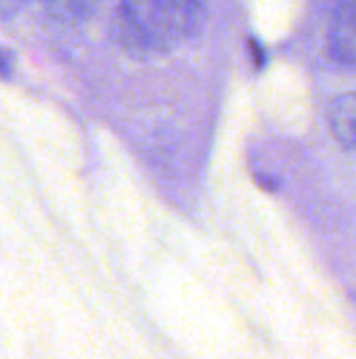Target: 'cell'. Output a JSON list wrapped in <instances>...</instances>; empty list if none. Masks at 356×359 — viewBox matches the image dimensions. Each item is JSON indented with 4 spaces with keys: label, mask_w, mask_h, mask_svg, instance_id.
Wrapping results in <instances>:
<instances>
[{
    "label": "cell",
    "mask_w": 356,
    "mask_h": 359,
    "mask_svg": "<svg viewBox=\"0 0 356 359\" xmlns=\"http://www.w3.org/2000/svg\"><path fill=\"white\" fill-rule=\"evenodd\" d=\"M208 0H120L115 38L136 57H155L189 40L201 25Z\"/></svg>",
    "instance_id": "6da1fadb"
},
{
    "label": "cell",
    "mask_w": 356,
    "mask_h": 359,
    "mask_svg": "<svg viewBox=\"0 0 356 359\" xmlns=\"http://www.w3.org/2000/svg\"><path fill=\"white\" fill-rule=\"evenodd\" d=\"M329 50L336 61L356 69V0L336 15L329 29Z\"/></svg>",
    "instance_id": "7a4b0ae2"
},
{
    "label": "cell",
    "mask_w": 356,
    "mask_h": 359,
    "mask_svg": "<svg viewBox=\"0 0 356 359\" xmlns=\"http://www.w3.org/2000/svg\"><path fill=\"white\" fill-rule=\"evenodd\" d=\"M329 126L344 147L356 151V93L340 95L332 101Z\"/></svg>",
    "instance_id": "3957f363"
},
{
    "label": "cell",
    "mask_w": 356,
    "mask_h": 359,
    "mask_svg": "<svg viewBox=\"0 0 356 359\" xmlns=\"http://www.w3.org/2000/svg\"><path fill=\"white\" fill-rule=\"evenodd\" d=\"M46 13L61 21H80L86 19L99 0H40Z\"/></svg>",
    "instance_id": "277c9868"
},
{
    "label": "cell",
    "mask_w": 356,
    "mask_h": 359,
    "mask_svg": "<svg viewBox=\"0 0 356 359\" xmlns=\"http://www.w3.org/2000/svg\"><path fill=\"white\" fill-rule=\"evenodd\" d=\"M13 72H15V55L8 48L0 46V78H10Z\"/></svg>",
    "instance_id": "5b68a950"
}]
</instances>
